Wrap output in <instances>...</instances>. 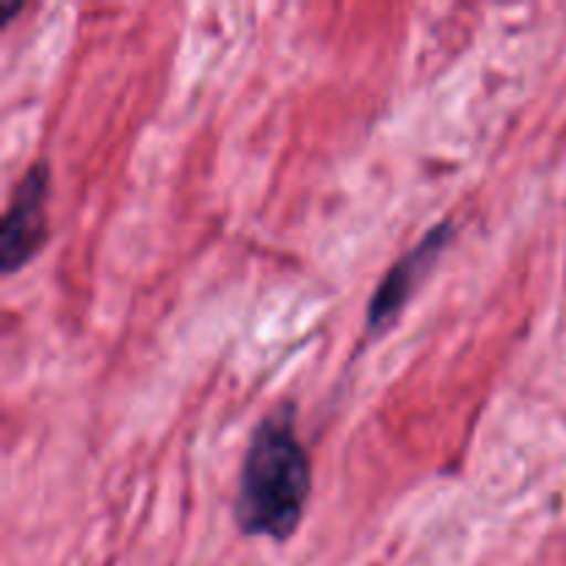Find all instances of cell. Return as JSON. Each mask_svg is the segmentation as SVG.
<instances>
[{
  "label": "cell",
  "mask_w": 566,
  "mask_h": 566,
  "mask_svg": "<svg viewBox=\"0 0 566 566\" xmlns=\"http://www.w3.org/2000/svg\"><path fill=\"white\" fill-rule=\"evenodd\" d=\"M313 468L298 437L296 407L282 403L254 429L243 457L235 520L247 536L285 542L307 509Z\"/></svg>",
  "instance_id": "obj_1"
},
{
  "label": "cell",
  "mask_w": 566,
  "mask_h": 566,
  "mask_svg": "<svg viewBox=\"0 0 566 566\" xmlns=\"http://www.w3.org/2000/svg\"><path fill=\"white\" fill-rule=\"evenodd\" d=\"M48 205H50V166L44 160L33 164L17 182L0 230V265L6 274L28 263L48 241Z\"/></svg>",
  "instance_id": "obj_2"
},
{
  "label": "cell",
  "mask_w": 566,
  "mask_h": 566,
  "mask_svg": "<svg viewBox=\"0 0 566 566\" xmlns=\"http://www.w3.org/2000/svg\"><path fill=\"white\" fill-rule=\"evenodd\" d=\"M453 238V224L451 221H442L437 224L412 252L403 254L387 276L381 280V285L376 287L374 298L368 304V332H381L385 326H390L396 321V315L401 313L403 304L412 298L415 287L420 285L426 274L431 271V265L437 263V258L442 254V249L451 243Z\"/></svg>",
  "instance_id": "obj_3"
}]
</instances>
